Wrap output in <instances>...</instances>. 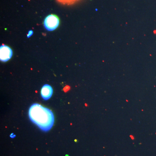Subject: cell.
Returning a JSON list of instances; mask_svg holds the SVG:
<instances>
[{
    "mask_svg": "<svg viewBox=\"0 0 156 156\" xmlns=\"http://www.w3.org/2000/svg\"><path fill=\"white\" fill-rule=\"evenodd\" d=\"M29 117L33 123L45 132L50 131L54 125V116L53 112L39 104H34L30 107Z\"/></svg>",
    "mask_w": 156,
    "mask_h": 156,
    "instance_id": "1",
    "label": "cell"
},
{
    "mask_svg": "<svg viewBox=\"0 0 156 156\" xmlns=\"http://www.w3.org/2000/svg\"><path fill=\"white\" fill-rule=\"evenodd\" d=\"M60 20L55 14H51L45 18L44 25L45 29L48 31L55 30L59 26Z\"/></svg>",
    "mask_w": 156,
    "mask_h": 156,
    "instance_id": "2",
    "label": "cell"
},
{
    "mask_svg": "<svg viewBox=\"0 0 156 156\" xmlns=\"http://www.w3.org/2000/svg\"><path fill=\"white\" fill-rule=\"evenodd\" d=\"M13 56V51L9 46L3 44L0 47V60L3 62L9 61Z\"/></svg>",
    "mask_w": 156,
    "mask_h": 156,
    "instance_id": "3",
    "label": "cell"
},
{
    "mask_svg": "<svg viewBox=\"0 0 156 156\" xmlns=\"http://www.w3.org/2000/svg\"><path fill=\"white\" fill-rule=\"evenodd\" d=\"M41 93L42 98L44 100H49L53 95V88L50 85L46 84L42 87Z\"/></svg>",
    "mask_w": 156,
    "mask_h": 156,
    "instance_id": "4",
    "label": "cell"
},
{
    "mask_svg": "<svg viewBox=\"0 0 156 156\" xmlns=\"http://www.w3.org/2000/svg\"><path fill=\"white\" fill-rule=\"evenodd\" d=\"M79 1V0H56V1L60 4L68 5H73Z\"/></svg>",
    "mask_w": 156,
    "mask_h": 156,
    "instance_id": "5",
    "label": "cell"
},
{
    "mask_svg": "<svg viewBox=\"0 0 156 156\" xmlns=\"http://www.w3.org/2000/svg\"><path fill=\"white\" fill-rule=\"evenodd\" d=\"M33 33L34 32L32 30H30L28 32V33L27 35V37L29 38L31 36Z\"/></svg>",
    "mask_w": 156,
    "mask_h": 156,
    "instance_id": "6",
    "label": "cell"
},
{
    "mask_svg": "<svg viewBox=\"0 0 156 156\" xmlns=\"http://www.w3.org/2000/svg\"><path fill=\"white\" fill-rule=\"evenodd\" d=\"M16 136V135H14L13 133H12V134H11V135H10V137H11V138H14V137Z\"/></svg>",
    "mask_w": 156,
    "mask_h": 156,
    "instance_id": "7",
    "label": "cell"
},
{
    "mask_svg": "<svg viewBox=\"0 0 156 156\" xmlns=\"http://www.w3.org/2000/svg\"><path fill=\"white\" fill-rule=\"evenodd\" d=\"M130 137H131V139H132V140H134V136H132V135H130Z\"/></svg>",
    "mask_w": 156,
    "mask_h": 156,
    "instance_id": "8",
    "label": "cell"
},
{
    "mask_svg": "<svg viewBox=\"0 0 156 156\" xmlns=\"http://www.w3.org/2000/svg\"></svg>",
    "mask_w": 156,
    "mask_h": 156,
    "instance_id": "9",
    "label": "cell"
}]
</instances>
